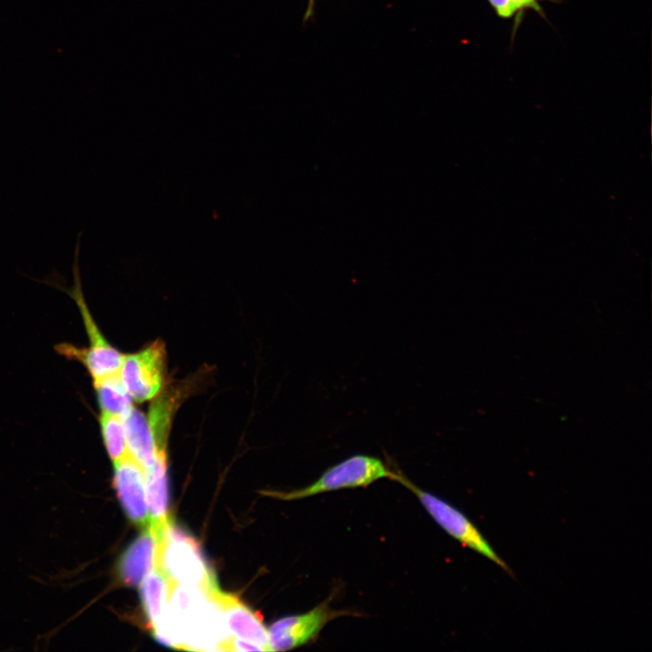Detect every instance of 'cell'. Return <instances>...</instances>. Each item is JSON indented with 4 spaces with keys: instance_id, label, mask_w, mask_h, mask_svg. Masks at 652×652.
I'll return each mask as SVG.
<instances>
[{
    "instance_id": "2e32d148",
    "label": "cell",
    "mask_w": 652,
    "mask_h": 652,
    "mask_svg": "<svg viewBox=\"0 0 652 652\" xmlns=\"http://www.w3.org/2000/svg\"><path fill=\"white\" fill-rule=\"evenodd\" d=\"M315 6V0H308V5L306 11L303 15V23H306L309 19H311L313 16L314 14V7Z\"/></svg>"
},
{
    "instance_id": "4fadbf2b",
    "label": "cell",
    "mask_w": 652,
    "mask_h": 652,
    "mask_svg": "<svg viewBox=\"0 0 652 652\" xmlns=\"http://www.w3.org/2000/svg\"><path fill=\"white\" fill-rule=\"evenodd\" d=\"M93 386L101 412L121 417L133 406L120 372L94 380Z\"/></svg>"
},
{
    "instance_id": "8fae6325",
    "label": "cell",
    "mask_w": 652,
    "mask_h": 652,
    "mask_svg": "<svg viewBox=\"0 0 652 652\" xmlns=\"http://www.w3.org/2000/svg\"><path fill=\"white\" fill-rule=\"evenodd\" d=\"M172 580L159 563H156L140 584L143 609L152 633L158 629L166 618Z\"/></svg>"
},
{
    "instance_id": "7c38bea8",
    "label": "cell",
    "mask_w": 652,
    "mask_h": 652,
    "mask_svg": "<svg viewBox=\"0 0 652 652\" xmlns=\"http://www.w3.org/2000/svg\"><path fill=\"white\" fill-rule=\"evenodd\" d=\"M121 419L129 454L144 468L155 461V444L147 416L132 406Z\"/></svg>"
},
{
    "instance_id": "3957f363",
    "label": "cell",
    "mask_w": 652,
    "mask_h": 652,
    "mask_svg": "<svg viewBox=\"0 0 652 652\" xmlns=\"http://www.w3.org/2000/svg\"><path fill=\"white\" fill-rule=\"evenodd\" d=\"M397 475L379 457L354 455L331 466L305 487L290 492L266 491L264 494L280 500H298L331 491L368 486L383 478L395 480Z\"/></svg>"
},
{
    "instance_id": "6da1fadb",
    "label": "cell",
    "mask_w": 652,
    "mask_h": 652,
    "mask_svg": "<svg viewBox=\"0 0 652 652\" xmlns=\"http://www.w3.org/2000/svg\"><path fill=\"white\" fill-rule=\"evenodd\" d=\"M82 232L78 234L72 263L73 284L70 287L62 286L57 281H46L45 283L59 288L66 292L76 302L87 331L90 345L80 349L72 344L62 343L57 346L60 354L70 360L80 361L88 370L93 381L120 372L124 354L111 346L104 338L94 321L86 304L80 274V244Z\"/></svg>"
},
{
    "instance_id": "5bb4252c",
    "label": "cell",
    "mask_w": 652,
    "mask_h": 652,
    "mask_svg": "<svg viewBox=\"0 0 652 652\" xmlns=\"http://www.w3.org/2000/svg\"><path fill=\"white\" fill-rule=\"evenodd\" d=\"M100 426L103 444L111 461L114 463L124 457L129 452L121 417L101 412Z\"/></svg>"
},
{
    "instance_id": "7a4b0ae2",
    "label": "cell",
    "mask_w": 652,
    "mask_h": 652,
    "mask_svg": "<svg viewBox=\"0 0 652 652\" xmlns=\"http://www.w3.org/2000/svg\"><path fill=\"white\" fill-rule=\"evenodd\" d=\"M159 564L176 583L197 587L207 595L218 587L197 541L172 522L160 542Z\"/></svg>"
},
{
    "instance_id": "9c48e42d",
    "label": "cell",
    "mask_w": 652,
    "mask_h": 652,
    "mask_svg": "<svg viewBox=\"0 0 652 652\" xmlns=\"http://www.w3.org/2000/svg\"><path fill=\"white\" fill-rule=\"evenodd\" d=\"M161 539L148 525L127 547L116 566L117 577L122 585L129 588L139 586L154 565L159 563Z\"/></svg>"
},
{
    "instance_id": "52a82bcc",
    "label": "cell",
    "mask_w": 652,
    "mask_h": 652,
    "mask_svg": "<svg viewBox=\"0 0 652 652\" xmlns=\"http://www.w3.org/2000/svg\"><path fill=\"white\" fill-rule=\"evenodd\" d=\"M113 486L129 520L137 526L149 525L144 468L128 453L113 463Z\"/></svg>"
},
{
    "instance_id": "ba28073f",
    "label": "cell",
    "mask_w": 652,
    "mask_h": 652,
    "mask_svg": "<svg viewBox=\"0 0 652 652\" xmlns=\"http://www.w3.org/2000/svg\"><path fill=\"white\" fill-rule=\"evenodd\" d=\"M208 597L219 609L230 636L256 644L264 651H270L268 629L259 614L247 607L238 597L224 592L218 587L213 590Z\"/></svg>"
},
{
    "instance_id": "8992f818",
    "label": "cell",
    "mask_w": 652,
    "mask_h": 652,
    "mask_svg": "<svg viewBox=\"0 0 652 652\" xmlns=\"http://www.w3.org/2000/svg\"><path fill=\"white\" fill-rule=\"evenodd\" d=\"M341 614L322 602L305 613L277 619L267 628L270 651H285L306 644Z\"/></svg>"
},
{
    "instance_id": "277c9868",
    "label": "cell",
    "mask_w": 652,
    "mask_h": 652,
    "mask_svg": "<svg viewBox=\"0 0 652 652\" xmlns=\"http://www.w3.org/2000/svg\"><path fill=\"white\" fill-rule=\"evenodd\" d=\"M394 481L408 488L419 500L433 520L451 537L477 553L494 561L513 575L508 565L494 551L475 524L458 509L443 499L414 484L398 473Z\"/></svg>"
},
{
    "instance_id": "30bf717a",
    "label": "cell",
    "mask_w": 652,
    "mask_h": 652,
    "mask_svg": "<svg viewBox=\"0 0 652 652\" xmlns=\"http://www.w3.org/2000/svg\"><path fill=\"white\" fill-rule=\"evenodd\" d=\"M167 451L156 452L154 464L145 471L149 525L158 538L164 536L171 520L168 517Z\"/></svg>"
},
{
    "instance_id": "9a60e30c",
    "label": "cell",
    "mask_w": 652,
    "mask_h": 652,
    "mask_svg": "<svg viewBox=\"0 0 652 652\" xmlns=\"http://www.w3.org/2000/svg\"><path fill=\"white\" fill-rule=\"evenodd\" d=\"M495 14L503 19H510L525 10H533L543 15L541 0H487Z\"/></svg>"
},
{
    "instance_id": "5b68a950",
    "label": "cell",
    "mask_w": 652,
    "mask_h": 652,
    "mask_svg": "<svg viewBox=\"0 0 652 652\" xmlns=\"http://www.w3.org/2000/svg\"><path fill=\"white\" fill-rule=\"evenodd\" d=\"M120 376L133 401L142 403L154 399L165 388L167 379L165 343L157 340L134 353L124 355Z\"/></svg>"
}]
</instances>
